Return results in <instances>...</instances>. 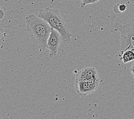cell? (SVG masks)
I'll use <instances>...</instances> for the list:
<instances>
[{
  "mask_svg": "<svg viewBox=\"0 0 134 119\" xmlns=\"http://www.w3.org/2000/svg\"><path fill=\"white\" fill-rule=\"evenodd\" d=\"M26 31L40 51L47 49V40L52 27L46 21L38 16L28 14L26 17Z\"/></svg>",
  "mask_w": 134,
  "mask_h": 119,
  "instance_id": "1",
  "label": "cell"
},
{
  "mask_svg": "<svg viewBox=\"0 0 134 119\" xmlns=\"http://www.w3.org/2000/svg\"><path fill=\"white\" fill-rule=\"evenodd\" d=\"M38 16L46 21L52 28L55 29L60 33L64 43L65 45L69 44L72 34L68 25L60 13L59 9L43 8L39 12Z\"/></svg>",
  "mask_w": 134,
  "mask_h": 119,
  "instance_id": "2",
  "label": "cell"
},
{
  "mask_svg": "<svg viewBox=\"0 0 134 119\" xmlns=\"http://www.w3.org/2000/svg\"><path fill=\"white\" fill-rule=\"evenodd\" d=\"M114 29L115 31L119 32L121 35L120 51L116 57H119L124 51L128 49L134 51V19L125 25L116 22Z\"/></svg>",
  "mask_w": 134,
  "mask_h": 119,
  "instance_id": "3",
  "label": "cell"
},
{
  "mask_svg": "<svg viewBox=\"0 0 134 119\" xmlns=\"http://www.w3.org/2000/svg\"><path fill=\"white\" fill-rule=\"evenodd\" d=\"M100 81H76V89L79 96L84 97L95 92L99 87Z\"/></svg>",
  "mask_w": 134,
  "mask_h": 119,
  "instance_id": "4",
  "label": "cell"
},
{
  "mask_svg": "<svg viewBox=\"0 0 134 119\" xmlns=\"http://www.w3.org/2000/svg\"><path fill=\"white\" fill-rule=\"evenodd\" d=\"M61 41L62 39L60 33L55 29H52L47 44V49L49 51L50 57H54L57 54Z\"/></svg>",
  "mask_w": 134,
  "mask_h": 119,
  "instance_id": "5",
  "label": "cell"
},
{
  "mask_svg": "<svg viewBox=\"0 0 134 119\" xmlns=\"http://www.w3.org/2000/svg\"><path fill=\"white\" fill-rule=\"evenodd\" d=\"M100 81L96 69L93 67H87L77 72L76 75V81Z\"/></svg>",
  "mask_w": 134,
  "mask_h": 119,
  "instance_id": "6",
  "label": "cell"
},
{
  "mask_svg": "<svg viewBox=\"0 0 134 119\" xmlns=\"http://www.w3.org/2000/svg\"><path fill=\"white\" fill-rule=\"evenodd\" d=\"M124 64L134 61V51L131 49H128L121 54L119 57Z\"/></svg>",
  "mask_w": 134,
  "mask_h": 119,
  "instance_id": "7",
  "label": "cell"
},
{
  "mask_svg": "<svg viewBox=\"0 0 134 119\" xmlns=\"http://www.w3.org/2000/svg\"><path fill=\"white\" fill-rule=\"evenodd\" d=\"M127 5L124 4V3H120V4H118L116 5L114 9H118L119 10L118 13H122V12H124L127 9Z\"/></svg>",
  "mask_w": 134,
  "mask_h": 119,
  "instance_id": "8",
  "label": "cell"
},
{
  "mask_svg": "<svg viewBox=\"0 0 134 119\" xmlns=\"http://www.w3.org/2000/svg\"><path fill=\"white\" fill-rule=\"evenodd\" d=\"M81 4L80 7L84 8L85 6L87 5L95 4V3L100 1V0H81Z\"/></svg>",
  "mask_w": 134,
  "mask_h": 119,
  "instance_id": "9",
  "label": "cell"
},
{
  "mask_svg": "<svg viewBox=\"0 0 134 119\" xmlns=\"http://www.w3.org/2000/svg\"><path fill=\"white\" fill-rule=\"evenodd\" d=\"M5 36H4V30L2 29V27L0 26V44L4 40Z\"/></svg>",
  "mask_w": 134,
  "mask_h": 119,
  "instance_id": "10",
  "label": "cell"
},
{
  "mask_svg": "<svg viewBox=\"0 0 134 119\" xmlns=\"http://www.w3.org/2000/svg\"><path fill=\"white\" fill-rule=\"evenodd\" d=\"M4 16H5L4 11L2 9L0 8V20L2 19V18L4 17Z\"/></svg>",
  "mask_w": 134,
  "mask_h": 119,
  "instance_id": "11",
  "label": "cell"
},
{
  "mask_svg": "<svg viewBox=\"0 0 134 119\" xmlns=\"http://www.w3.org/2000/svg\"><path fill=\"white\" fill-rule=\"evenodd\" d=\"M131 72H132V75H133V77H134V68H131Z\"/></svg>",
  "mask_w": 134,
  "mask_h": 119,
  "instance_id": "12",
  "label": "cell"
},
{
  "mask_svg": "<svg viewBox=\"0 0 134 119\" xmlns=\"http://www.w3.org/2000/svg\"><path fill=\"white\" fill-rule=\"evenodd\" d=\"M132 68H134V62H133V63L132 64Z\"/></svg>",
  "mask_w": 134,
  "mask_h": 119,
  "instance_id": "13",
  "label": "cell"
}]
</instances>
